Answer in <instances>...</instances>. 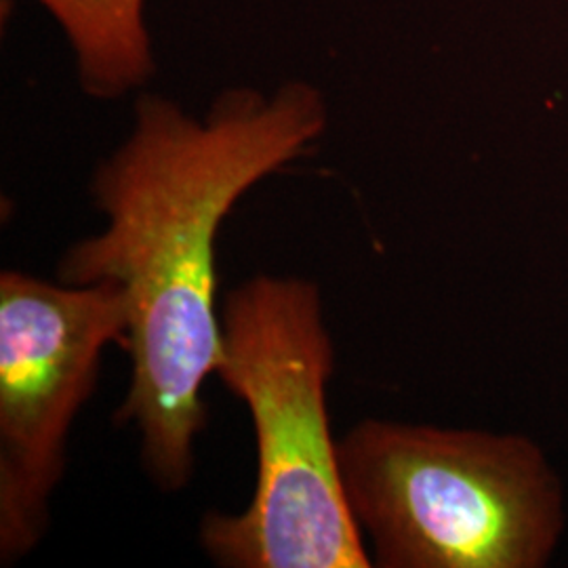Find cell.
<instances>
[{
    "instance_id": "6da1fadb",
    "label": "cell",
    "mask_w": 568,
    "mask_h": 568,
    "mask_svg": "<svg viewBox=\"0 0 568 568\" xmlns=\"http://www.w3.org/2000/svg\"><path fill=\"white\" fill-rule=\"evenodd\" d=\"M326 126L325 95L305 81L225 89L204 116L143 93L126 140L93 171L89 192L105 225L63 251L58 281L121 291L131 382L119 422L138 432L143 469L164 493L190 485L206 424L203 386L222 349L220 230Z\"/></svg>"
},
{
    "instance_id": "7a4b0ae2",
    "label": "cell",
    "mask_w": 568,
    "mask_h": 568,
    "mask_svg": "<svg viewBox=\"0 0 568 568\" xmlns=\"http://www.w3.org/2000/svg\"><path fill=\"white\" fill-rule=\"evenodd\" d=\"M333 368L335 345L316 283L257 274L227 293L215 375L248 408L257 474L243 511H209L201 523V546L215 565L373 567L331 434Z\"/></svg>"
},
{
    "instance_id": "3957f363",
    "label": "cell",
    "mask_w": 568,
    "mask_h": 568,
    "mask_svg": "<svg viewBox=\"0 0 568 568\" xmlns=\"http://www.w3.org/2000/svg\"><path fill=\"white\" fill-rule=\"evenodd\" d=\"M349 509L382 568H541L565 488L520 434L365 419L337 440Z\"/></svg>"
},
{
    "instance_id": "277c9868",
    "label": "cell",
    "mask_w": 568,
    "mask_h": 568,
    "mask_svg": "<svg viewBox=\"0 0 568 568\" xmlns=\"http://www.w3.org/2000/svg\"><path fill=\"white\" fill-rule=\"evenodd\" d=\"M126 310L114 284L0 274V565L39 548L68 440L95 394L103 352L122 345Z\"/></svg>"
},
{
    "instance_id": "5b68a950",
    "label": "cell",
    "mask_w": 568,
    "mask_h": 568,
    "mask_svg": "<svg viewBox=\"0 0 568 568\" xmlns=\"http://www.w3.org/2000/svg\"><path fill=\"white\" fill-rule=\"evenodd\" d=\"M60 26L82 91L102 102L145 87L156 72L148 0H34Z\"/></svg>"
}]
</instances>
